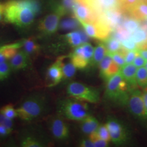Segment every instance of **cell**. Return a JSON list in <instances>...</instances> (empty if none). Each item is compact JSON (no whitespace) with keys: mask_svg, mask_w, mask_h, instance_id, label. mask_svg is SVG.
Wrapping results in <instances>:
<instances>
[{"mask_svg":"<svg viewBox=\"0 0 147 147\" xmlns=\"http://www.w3.org/2000/svg\"><path fill=\"white\" fill-rule=\"evenodd\" d=\"M59 110L62 115L72 121H81L90 115L87 102L74 98L63 101Z\"/></svg>","mask_w":147,"mask_h":147,"instance_id":"4","label":"cell"},{"mask_svg":"<svg viewBox=\"0 0 147 147\" xmlns=\"http://www.w3.org/2000/svg\"><path fill=\"white\" fill-rule=\"evenodd\" d=\"M79 22L84 27V31L88 37L104 41L109 37L111 32L109 28L98 20L93 22H86L82 21Z\"/></svg>","mask_w":147,"mask_h":147,"instance_id":"8","label":"cell"},{"mask_svg":"<svg viewBox=\"0 0 147 147\" xmlns=\"http://www.w3.org/2000/svg\"><path fill=\"white\" fill-rule=\"evenodd\" d=\"M143 98L144 105L147 110V90L144 91V93H143Z\"/></svg>","mask_w":147,"mask_h":147,"instance_id":"44","label":"cell"},{"mask_svg":"<svg viewBox=\"0 0 147 147\" xmlns=\"http://www.w3.org/2000/svg\"><path fill=\"white\" fill-rule=\"evenodd\" d=\"M107 81V97L113 101L126 105L129 94L134 88L123 79L119 73L112 76Z\"/></svg>","mask_w":147,"mask_h":147,"instance_id":"2","label":"cell"},{"mask_svg":"<svg viewBox=\"0 0 147 147\" xmlns=\"http://www.w3.org/2000/svg\"><path fill=\"white\" fill-rule=\"evenodd\" d=\"M3 5L5 22L20 27L31 25L40 11L38 0H9Z\"/></svg>","mask_w":147,"mask_h":147,"instance_id":"1","label":"cell"},{"mask_svg":"<svg viewBox=\"0 0 147 147\" xmlns=\"http://www.w3.org/2000/svg\"><path fill=\"white\" fill-rule=\"evenodd\" d=\"M65 40L72 47H76L84 44L79 31L69 32L65 36Z\"/></svg>","mask_w":147,"mask_h":147,"instance_id":"24","label":"cell"},{"mask_svg":"<svg viewBox=\"0 0 147 147\" xmlns=\"http://www.w3.org/2000/svg\"><path fill=\"white\" fill-rule=\"evenodd\" d=\"M140 21L139 20L131 16H125L122 26L131 34L141 26Z\"/></svg>","mask_w":147,"mask_h":147,"instance_id":"23","label":"cell"},{"mask_svg":"<svg viewBox=\"0 0 147 147\" xmlns=\"http://www.w3.org/2000/svg\"><path fill=\"white\" fill-rule=\"evenodd\" d=\"M74 16L79 21L93 22L98 20L99 16L93 9L84 2L75 1L73 8Z\"/></svg>","mask_w":147,"mask_h":147,"instance_id":"9","label":"cell"},{"mask_svg":"<svg viewBox=\"0 0 147 147\" xmlns=\"http://www.w3.org/2000/svg\"><path fill=\"white\" fill-rule=\"evenodd\" d=\"M132 115L142 121L147 119V110L144 105L143 93L137 89H132L129 94L127 104Z\"/></svg>","mask_w":147,"mask_h":147,"instance_id":"7","label":"cell"},{"mask_svg":"<svg viewBox=\"0 0 147 147\" xmlns=\"http://www.w3.org/2000/svg\"><path fill=\"white\" fill-rule=\"evenodd\" d=\"M75 1H78V0H75Z\"/></svg>","mask_w":147,"mask_h":147,"instance_id":"49","label":"cell"},{"mask_svg":"<svg viewBox=\"0 0 147 147\" xmlns=\"http://www.w3.org/2000/svg\"><path fill=\"white\" fill-rule=\"evenodd\" d=\"M81 121V129L82 131L87 135H90L95 131L100 125L96 118L91 115L87 116Z\"/></svg>","mask_w":147,"mask_h":147,"instance_id":"19","label":"cell"},{"mask_svg":"<svg viewBox=\"0 0 147 147\" xmlns=\"http://www.w3.org/2000/svg\"><path fill=\"white\" fill-rule=\"evenodd\" d=\"M12 131L11 130L7 129L5 126L2 125L0 124V136H5L9 135Z\"/></svg>","mask_w":147,"mask_h":147,"instance_id":"42","label":"cell"},{"mask_svg":"<svg viewBox=\"0 0 147 147\" xmlns=\"http://www.w3.org/2000/svg\"><path fill=\"white\" fill-rule=\"evenodd\" d=\"M67 93L72 98L92 104H96L100 100V92L93 87L78 82L68 84Z\"/></svg>","mask_w":147,"mask_h":147,"instance_id":"5","label":"cell"},{"mask_svg":"<svg viewBox=\"0 0 147 147\" xmlns=\"http://www.w3.org/2000/svg\"><path fill=\"white\" fill-rule=\"evenodd\" d=\"M131 38L136 43L138 49L147 47V30L142 27L131 33Z\"/></svg>","mask_w":147,"mask_h":147,"instance_id":"20","label":"cell"},{"mask_svg":"<svg viewBox=\"0 0 147 147\" xmlns=\"http://www.w3.org/2000/svg\"><path fill=\"white\" fill-rule=\"evenodd\" d=\"M59 26L62 30L65 31L73 30L79 28L80 22L74 16L63 20L59 24Z\"/></svg>","mask_w":147,"mask_h":147,"instance_id":"26","label":"cell"},{"mask_svg":"<svg viewBox=\"0 0 147 147\" xmlns=\"http://www.w3.org/2000/svg\"><path fill=\"white\" fill-rule=\"evenodd\" d=\"M63 79V71L59 60H57L49 67L47 73V87H53Z\"/></svg>","mask_w":147,"mask_h":147,"instance_id":"13","label":"cell"},{"mask_svg":"<svg viewBox=\"0 0 147 147\" xmlns=\"http://www.w3.org/2000/svg\"><path fill=\"white\" fill-rule=\"evenodd\" d=\"M11 69L9 62H0V80L7 79L11 73Z\"/></svg>","mask_w":147,"mask_h":147,"instance_id":"31","label":"cell"},{"mask_svg":"<svg viewBox=\"0 0 147 147\" xmlns=\"http://www.w3.org/2000/svg\"><path fill=\"white\" fill-rule=\"evenodd\" d=\"M0 124L3 126H5L7 129L13 130V119H9L7 117L4 116L2 113H0Z\"/></svg>","mask_w":147,"mask_h":147,"instance_id":"37","label":"cell"},{"mask_svg":"<svg viewBox=\"0 0 147 147\" xmlns=\"http://www.w3.org/2000/svg\"><path fill=\"white\" fill-rule=\"evenodd\" d=\"M99 67L101 77L106 81L116 74L118 73L121 68L110 56L107 55L100 62Z\"/></svg>","mask_w":147,"mask_h":147,"instance_id":"12","label":"cell"},{"mask_svg":"<svg viewBox=\"0 0 147 147\" xmlns=\"http://www.w3.org/2000/svg\"><path fill=\"white\" fill-rule=\"evenodd\" d=\"M3 5L0 3V10H3Z\"/></svg>","mask_w":147,"mask_h":147,"instance_id":"46","label":"cell"},{"mask_svg":"<svg viewBox=\"0 0 147 147\" xmlns=\"http://www.w3.org/2000/svg\"><path fill=\"white\" fill-rule=\"evenodd\" d=\"M107 53V49L104 43L101 42L94 48L93 56L90 64L99 65L100 62L105 57Z\"/></svg>","mask_w":147,"mask_h":147,"instance_id":"22","label":"cell"},{"mask_svg":"<svg viewBox=\"0 0 147 147\" xmlns=\"http://www.w3.org/2000/svg\"><path fill=\"white\" fill-rule=\"evenodd\" d=\"M137 68L133 63L125 64L121 67L119 73L126 82L132 88L137 85L136 82V74Z\"/></svg>","mask_w":147,"mask_h":147,"instance_id":"16","label":"cell"},{"mask_svg":"<svg viewBox=\"0 0 147 147\" xmlns=\"http://www.w3.org/2000/svg\"><path fill=\"white\" fill-rule=\"evenodd\" d=\"M137 84L141 87L147 88V70L145 67L137 68L136 74Z\"/></svg>","mask_w":147,"mask_h":147,"instance_id":"29","label":"cell"},{"mask_svg":"<svg viewBox=\"0 0 147 147\" xmlns=\"http://www.w3.org/2000/svg\"><path fill=\"white\" fill-rule=\"evenodd\" d=\"M144 67H145V68H146V69L147 70V62H146V64H145V66H144Z\"/></svg>","mask_w":147,"mask_h":147,"instance_id":"47","label":"cell"},{"mask_svg":"<svg viewBox=\"0 0 147 147\" xmlns=\"http://www.w3.org/2000/svg\"><path fill=\"white\" fill-rule=\"evenodd\" d=\"M141 0H121V9L127 14Z\"/></svg>","mask_w":147,"mask_h":147,"instance_id":"35","label":"cell"},{"mask_svg":"<svg viewBox=\"0 0 147 147\" xmlns=\"http://www.w3.org/2000/svg\"><path fill=\"white\" fill-rule=\"evenodd\" d=\"M3 16V9L0 10V21L1 20Z\"/></svg>","mask_w":147,"mask_h":147,"instance_id":"45","label":"cell"},{"mask_svg":"<svg viewBox=\"0 0 147 147\" xmlns=\"http://www.w3.org/2000/svg\"><path fill=\"white\" fill-rule=\"evenodd\" d=\"M61 16L60 14L56 11L46 16L39 24V31L45 35H51L55 33L57 31Z\"/></svg>","mask_w":147,"mask_h":147,"instance_id":"11","label":"cell"},{"mask_svg":"<svg viewBox=\"0 0 147 147\" xmlns=\"http://www.w3.org/2000/svg\"><path fill=\"white\" fill-rule=\"evenodd\" d=\"M51 131L53 136L59 140H64L68 138L69 129L67 124L60 118H55L51 121Z\"/></svg>","mask_w":147,"mask_h":147,"instance_id":"14","label":"cell"},{"mask_svg":"<svg viewBox=\"0 0 147 147\" xmlns=\"http://www.w3.org/2000/svg\"><path fill=\"white\" fill-rule=\"evenodd\" d=\"M104 41V44L106 46L107 52L115 53L120 51L122 48L121 42L113 37H108Z\"/></svg>","mask_w":147,"mask_h":147,"instance_id":"27","label":"cell"},{"mask_svg":"<svg viewBox=\"0 0 147 147\" xmlns=\"http://www.w3.org/2000/svg\"><path fill=\"white\" fill-rule=\"evenodd\" d=\"M30 56L24 50L18 51L9 61L11 70H19L27 68L30 64Z\"/></svg>","mask_w":147,"mask_h":147,"instance_id":"15","label":"cell"},{"mask_svg":"<svg viewBox=\"0 0 147 147\" xmlns=\"http://www.w3.org/2000/svg\"><path fill=\"white\" fill-rule=\"evenodd\" d=\"M146 62L147 61L138 53L132 63L137 68H138L144 67Z\"/></svg>","mask_w":147,"mask_h":147,"instance_id":"40","label":"cell"},{"mask_svg":"<svg viewBox=\"0 0 147 147\" xmlns=\"http://www.w3.org/2000/svg\"><path fill=\"white\" fill-rule=\"evenodd\" d=\"M107 127L111 137V141L116 144L124 143L127 140V133L125 128L118 121L109 119L106 122Z\"/></svg>","mask_w":147,"mask_h":147,"instance_id":"10","label":"cell"},{"mask_svg":"<svg viewBox=\"0 0 147 147\" xmlns=\"http://www.w3.org/2000/svg\"><path fill=\"white\" fill-rule=\"evenodd\" d=\"M22 47H24V50L30 56L38 53L39 50V45L32 38H28L23 40Z\"/></svg>","mask_w":147,"mask_h":147,"instance_id":"25","label":"cell"},{"mask_svg":"<svg viewBox=\"0 0 147 147\" xmlns=\"http://www.w3.org/2000/svg\"><path fill=\"white\" fill-rule=\"evenodd\" d=\"M80 146L81 147H94V145L93 142L89 138L88 139L82 140L80 143Z\"/></svg>","mask_w":147,"mask_h":147,"instance_id":"41","label":"cell"},{"mask_svg":"<svg viewBox=\"0 0 147 147\" xmlns=\"http://www.w3.org/2000/svg\"><path fill=\"white\" fill-rule=\"evenodd\" d=\"M106 55L110 56L112 59L116 62L120 67H121L126 64L124 55L121 51L115 53L107 52Z\"/></svg>","mask_w":147,"mask_h":147,"instance_id":"32","label":"cell"},{"mask_svg":"<svg viewBox=\"0 0 147 147\" xmlns=\"http://www.w3.org/2000/svg\"><path fill=\"white\" fill-rule=\"evenodd\" d=\"M94 48L88 42L75 47L73 53L69 55L71 62L77 69H83L90 64Z\"/></svg>","mask_w":147,"mask_h":147,"instance_id":"6","label":"cell"},{"mask_svg":"<svg viewBox=\"0 0 147 147\" xmlns=\"http://www.w3.org/2000/svg\"><path fill=\"white\" fill-rule=\"evenodd\" d=\"M121 42L122 47L127 51L137 50L138 49L136 43L132 39L131 37L121 41Z\"/></svg>","mask_w":147,"mask_h":147,"instance_id":"36","label":"cell"},{"mask_svg":"<svg viewBox=\"0 0 147 147\" xmlns=\"http://www.w3.org/2000/svg\"><path fill=\"white\" fill-rule=\"evenodd\" d=\"M138 54L137 50H130L127 51L125 53L124 57L126 64L132 63L136 57L137 55Z\"/></svg>","mask_w":147,"mask_h":147,"instance_id":"38","label":"cell"},{"mask_svg":"<svg viewBox=\"0 0 147 147\" xmlns=\"http://www.w3.org/2000/svg\"><path fill=\"white\" fill-rule=\"evenodd\" d=\"M64 57H61L58 59L60 61L61 67L63 71V79L64 80H70L72 79L75 76L77 68L74 65L69 58V61L65 63L64 61Z\"/></svg>","mask_w":147,"mask_h":147,"instance_id":"21","label":"cell"},{"mask_svg":"<svg viewBox=\"0 0 147 147\" xmlns=\"http://www.w3.org/2000/svg\"><path fill=\"white\" fill-rule=\"evenodd\" d=\"M121 0H119V1H120V3H121Z\"/></svg>","mask_w":147,"mask_h":147,"instance_id":"48","label":"cell"},{"mask_svg":"<svg viewBox=\"0 0 147 147\" xmlns=\"http://www.w3.org/2000/svg\"><path fill=\"white\" fill-rule=\"evenodd\" d=\"M47 102L45 98L40 95H34L25 100L16 109L18 117L24 121H31L43 114Z\"/></svg>","mask_w":147,"mask_h":147,"instance_id":"3","label":"cell"},{"mask_svg":"<svg viewBox=\"0 0 147 147\" xmlns=\"http://www.w3.org/2000/svg\"><path fill=\"white\" fill-rule=\"evenodd\" d=\"M138 53L147 61V47H143L137 50Z\"/></svg>","mask_w":147,"mask_h":147,"instance_id":"43","label":"cell"},{"mask_svg":"<svg viewBox=\"0 0 147 147\" xmlns=\"http://www.w3.org/2000/svg\"><path fill=\"white\" fill-rule=\"evenodd\" d=\"M20 145L22 147H42L43 144L34 136H26L21 139Z\"/></svg>","mask_w":147,"mask_h":147,"instance_id":"28","label":"cell"},{"mask_svg":"<svg viewBox=\"0 0 147 147\" xmlns=\"http://www.w3.org/2000/svg\"><path fill=\"white\" fill-rule=\"evenodd\" d=\"M75 0H62V5L66 13L72 11Z\"/></svg>","mask_w":147,"mask_h":147,"instance_id":"39","label":"cell"},{"mask_svg":"<svg viewBox=\"0 0 147 147\" xmlns=\"http://www.w3.org/2000/svg\"><path fill=\"white\" fill-rule=\"evenodd\" d=\"M23 47V41L0 47V62L9 61Z\"/></svg>","mask_w":147,"mask_h":147,"instance_id":"17","label":"cell"},{"mask_svg":"<svg viewBox=\"0 0 147 147\" xmlns=\"http://www.w3.org/2000/svg\"><path fill=\"white\" fill-rule=\"evenodd\" d=\"M89 138L93 142L95 147H106L109 145V142L100 138L95 131L89 135Z\"/></svg>","mask_w":147,"mask_h":147,"instance_id":"33","label":"cell"},{"mask_svg":"<svg viewBox=\"0 0 147 147\" xmlns=\"http://www.w3.org/2000/svg\"><path fill=\"white\" fill-rule=\"evenodd\" d=\"M127 14L140 21L147 19V0H141L132 8Z\"/></svg>","mask_w":147,"mask_h":147,"instance_id":"18","label":"cell"},{"mask_svg":"<svg viewBox=\"0 0 147 147\" xmlns=\"http://www.w3.org/2000/svg\"><path fill=\"white\" fill-rule=\"evenodd\" d=\"M0 113L11 119H13L18 117L16 109L11 104H8L3 106L0 109Z\"/></svg>","mask_w":147,"mask_h":147,"instance_id":"30","label":"cell"},{"mask_svg":"<svg viewBox=\"0 0 147 147\" xmlns=\"http://www.w3.org/2000/svg\"><path fill=\"white\" fill-rule=\"evenodd\" d=\"M95 132L100 138L107 142L110 141V135L107 127L105 125H100L97 129V130L95 131Z\"/></svg>","mask_w":147,"mask_h":147,"instance_id":"34","label":"cell"}]
</instances>
